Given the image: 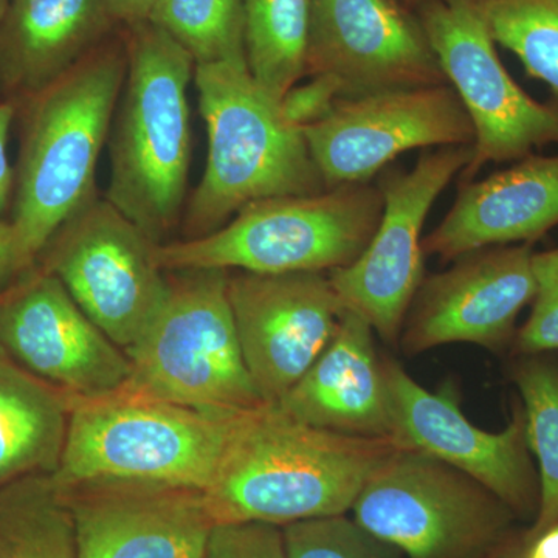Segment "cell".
<instances>
[{"label":"cell","mask_w":558,"mask_h":558,"mask_svg":"<svg viewBox=\"0 0 558 558\" xmlns=\"http://www.w3.org/2000/svg\"><path fill=\"white\" fill-rule=\"evenodd\" d=\"M396 447L311 427L264 402L234 417L205 499L215 524L284 527L347 515L371 472Z\"/></svg>","instance_id":"1"},{"label":"cell","mask_w":558,"mask_h":558,"mask_svg":"<svg viewBox=\"0 0 558 558\" xmlns=\"http://www.w3.org/2000/svg\"><path fill=\"white\" fill-rule=\"evenodd\" d=\"M128 72L110 134L106 199L163 244L182 216L191 161L189 51L150 21L124 27Z\"/></svg>","instance_id":"2"},{"label":"cell","mask_w":558,"mask_h":558,"mask_svg":"<svg viewBox=\"0 0 558 558\" xmlns=\"http://www.w3.org/2000/svg\"><path fill=\"white\" fill-rule=\"evenodd\" d=\"M208 156L185 216L186 240L219 230L253 202L326 190L303 131L244 62L194 69Z\"/></svg>","instance_id":"3"},{"label":"cell","mask_w":558,"mask_h":558,"mask_svg":"<svg viewBox=\"0 0 558 558\" xmlns=\"http://www.w3.org/2000/svg\"><path fill=\"white\" fill-rule=\"evenodd\" d=\"M117 28L51 81L33 117L13 222L25 269L97 193L98 159L128 72L126 31Z\"/></svg>","instance_id":"4"},{"label":"cell","mask_w":558,"mask_h":558,"mask_svg":"<svg viewBox=\"0 0 558 558\" xmlns=\"http://www.w3.org/2000/svg\"><path fill=\"white\" fill-rule=\"evenodd\" d=\"M381 215L384 197L374 182L270 197L248 204L207 236L157 245V263L167 271L330 274L362 256Z\"/></svg>","instance_id":"5"},{"label":"cell","mask_w":558,"mask_h":558,"mask_svg":"<svg viewBox=\"0 0 558 558\" xmlns=\"http://www.w3.org/2000/svg\"><path fill=\"white\" fill-rule=\"evenodd\" d=\"M238 413H205L124 391L73 398L53 478L62 488L134 483L207 490Z\"/></svg>","instance_id":"6"},{"label":"cell","mask_w":558,"mask_h":558,"mask_svg":"<svg viewBox=\"0 0 558 558\" xmlns=\"http://www.w3.org/2000/svg\"><path fill=\"white\" fill-rule=\"evenodd\" d=\"M230 271H167L159 311L126 355L120 391L205 413H238L264 403L250 377L229 303Z\"/></svg>","instance_id":"7"},{"label":"cell","mask_w":558,"mask_h":558,"mask_svg":"<svg viewBox=\"0 0 558 558\" xmlns=\"http://www.w3.org/2000/svg\"><path fill=\"white\" fill-rule=\"evenodd\" d=\"M352 520L407 558H484L512 535L515 513L475 480L396 447L359 492Z\"/></svg>","instance_id":"8"},{"label":"cell","mask_w":558,"mask_h":558,"mask_svg":"<svg viewBox=\"0 0 558 558\" xmlns=\"http://www.w3.org/2000/svg\"><path fill=\"white\" fill-rule=\"evenodd\" d=\"M157 242L97 193L46 245V269L109 337L128 351L163 303L167 270Z\"/></svg>","instance_id":"9"},{"label":"cell","mask_w":558,"mask_h":558,"mask_svg":"<svg viewBox=\"0 0 558 558\" xmlns=\"http://www.w3.org/2000/svg\"><path fill=\"white\" fill-rule=\"evenodd\" d=\"M416 11L475 130L462 182L475 179L488 163L519 161L535 149L558 145L557 98L542 102L521 89L468 0H428Z\"/></svg>","instance_id":"10"},{"label":"cell","mask_w":558,"mask_h":558,"mask_svg":"<svg viewBox=\"0 0 558 558\" xmlns=\"http://www.w3.org/2000/svg\"><path fill=\"white\" fill-rule=\"evenodd\" d=\"M472 156V145L442 146L424 150L411 170L385 168L376 182L384 215L373 240L355 263L329 274L344 310L366 319L389 343L402 333L425 278L422 230L429 209Z\"/></svg>","instance_id":"11"},{"label":"cell","mask_w":558,"mask_h":558,"mask_svg":"<svg viewBox=\"0 0 558 558\" xmlns=\"http://www.w3.org/2000/svg\"><path fill=\"white\" fill-rule=\"evenodd\" d=\"M303 135L326 189L373 182L409 150L475 143L472 121L450 84L341 97Z\"/></svg>","instance_id":"12"},{"label":"cell","mask_w":558,"mask_h":558,"mask_svg":"<svg viewBox=\"0 0 558 558\" xmlns=\"http://www.w3.org/2000/svg\"><path fill=\"white\" fill-rule=\"evenodd\" d=\"M396 446L446 462L501 499L520 519L537 517L538 472L532 462L523 407L508 427L490 433L473 425L449 388L428 391L399 363L384 360Z\"/></svg>","instance_id":"13"},{"label":"cell","mask_w":558,"mask_h":558,"mask_svg":"<svg viewBox=\"0 0 558 558\" xmlns=\"http://www.w3.org/2000/svg\"><path fill=\"white\" fill-rule=\"evenodd\" d=\"M229 303L250 377L269 403L284 398L314 365L344 310L322 271H230Z\"/></svg>","instance_id":"14"},{"label":"cell","mask_w":558,"mask_h":558,"mask_svg":"<svg viewBox=\"0 0 558 558\" xmlns=\"http://www.w3.org/2000/svg\"><path fill=\"white\" fill-rule=\"evenodd\" d=\"M337 81L343 97L447 83L417 11L402 0H314L306 76Z\"/></svg>","instance_id":"15"},{"label":"cell","mask_w":558,"mask_h":558,"mask_svg":"<svg viewBox=\"0 0 558 558\" xmlns=\"http://www.w3.org/2000/svg\"><path fill=\"white\" fill-rule=\"evenodd\" d=\"M534 244L494 245L451 260L424 278L402 328V347L421 354L450 343L508 347L517 319L537 292Z\"/></svg>","instance_id":"16"},{"label":"cell","mask_w":558,"mask_h":558,"mask_svg":"<svg viewBox=\"0 0 558 558\" xmlns=\"http://www.w3.org/2000/svg\"><path fill=\"white\" fill-rule=\"evenodd\" d=\"M0 347L21 366L69 392L94 399L126 385L131 362L50 271H32L0 293Z\"/></svg>","instance_id":"17"},{"label":"cell","mask_w":558,"mask_h":558,"mask_svg":"<svg viewBox=\"0 0 558 558\" xmlns=\"http://www.w3.org/2000/svg\"><path fill=\"white\" fill-rule=\"evenodd\" d=\"M62 492L75 524L78 558L205 556L215 520L204 490L84 483Z\"/></svg>","instance_id":"18"},{"label":"cell","mask_w":558,"mask_h":558,"mask_svg":"<svg viewBox=\"0 0 558 558\" xmlns=\"http://www.w3.org/2000/svg\"><path fill=\"white\" fill-rule=\"evenodd\" d=\"M557 226L558 154H532L478 182H461L450 211L422 247L425 255L454 260L494 245L535 244Z\"/></svg>","instance_id":"19"},{"label":"cell","mask_w":558,"mask_h":558,"mask_svg":"<svg viewBox=\"0 0 558 558\" xmlns=\"http://www.w3.org/2000/svg\"><path fill=\"white\" fill-rule=\"evenodd\" d=\"M374 336L366 319L343 310L336 336L278 405L311 427L395 442L384 360Z\"/></svg>","instance_id":"20"},{"label":"cell","mask_w":558,"mask_h":558,"mask_svg":"<svg viewBox=\"0 0 558 558\" xmlns=\"http://www.w3.org/2000/svg\"><path fill=\"white\" fill-rule=\"evenodd\" d=\"M73 396L21 366L0 347V488L60 465Z\"/></svg>","instance_id":"21"},{"label":"cell","mask_w":558,"mask_h":558,"mask_svg":"<svg viewBox=\"0 0 558 558\" xmlns=\"http://www.w3.org/2000/svg\"><path fill=\"white\" fill-rule=\"evenodd\" d=\"M2 44L28 78L54 81L120 25L102 0H13Z\"/></svg>","instance_id":"22"},{"label":"cell","mask_w":558,"mask_h":558,"mask_svg":"<svg viewBox=\"0 0 558 558\" xmlns=\"http://www.w3.org/2000/svg\"><path fill=\"white\" fill-rule=\"evenodd\" d=\"M0 558H78L72 512L50 473L0 488Z\"/></svg>","instance_id":"23"},{"label":"cell","mask_w":558,"mask_h":558,"mask_svg":"<svg viewBox=\"0 0 558 558\" xmlns=\"http://www.w3.org/2000/svg\"><path fill=\"white\" fill-rule=\"evenodd\" d=\"M312 3L314 0H244L248 70L277 101L306 76Z\"/></svg>","instance_id":"24"},{"label":"cell","mask_w":558,"mask_h":558,"mask_svg":"<svg viewBox=\"0 0 558 558\" xmlns=\"http://www.w3.org/2000/svg\"><path fill=\"white\" fill-rule=\"evenodd\" d=\"M523 400L529 450L537 459L539 505L527 537L558 523V366L543 355H521L512 371Z\"/></svg>","instance_id":"25"},{"label":"cell","mask_w":558,"mask_h":558,"mask_svg":"<svg viewBox=\"0 0 558 558\" xmlns=\"http://www.w3.org/2000/svg\"><path fill=\"white\" fill-rule=\"evenodd\" d=\"M495 44L519 58L529 78L558 100V0H468Z\"/></svg>","instance_id":"26"},{"label":"cell","mask_w":558,"mask_h":558,"mask_svg":"<svg viewBox=\"0 0 558 558\" xmlns=\"http://www.w3.org/2000/svg\"><path fill=\"white\" fill-rule=\"evenodd\" d=\"M150 22L178 40L194 64L244 62V0H159Z\"/></svg>","instance_id":"27"},{"label":"cell","mask_w":558,"mask_h":558,"mask_svg":"<svg viewBox=\"0 0 558 558\" xmlns=\"http://www.w3.org/2000/svg\"><path fill=\"white\" fill-rule=\"evenodd\" d=\"M289 558H400L398 549L347 515L299 521L282 527Z\"/></svg>","instance_id":"28"},{"label":"cell","mask_w":558,"mask_h":558,"mask_svg":"<svg viewBox=\"0 0 558 558\" xmlns=\"http://www.w3.org/2000/svg\"><path fill=\"white\" fill-rule=\"evenodd\" d=\"M532 269L537 292L531 315L513 339L519 355H545L558 351V245L546 252H535Z\"/></svg>","instance_id":"29"},{"label":"cell","mask_w":558,"mask_h":558,"mask_svg":"<svg viewBox=\"0 0 558 558\" xmlns=\"http://www.w3.org/2000/svg\"><path fill=\"white\" fill-rule=\"evenodd\" d=\"M204 558H289L282 527L275 524L220 523L209 534Z\"/></svg>","instance_id":"30"},{"label":"cell","mask_w":558,"mask_h":558,"mask_svg":"<svg viewBox=\"0 0 558 558\" xmlns=\"http://www.w3.org/2000/svg\"><path fill=\"white\" fill-rule=\"evenodd\" d=\"M341 97L343 95L337 81L314 75L307 83L290 87L278 102L284 119L303 131L325 120Z\"/></svg>","instance_id":"31"},{"label":"cell","mask_w":558,"mask_h":558,"mask_svg":"<svg viewBox=\"0 0 558 558\" xmlns=\"http://www.w3.org/2000/svg\"><path fill=\"white\" fill-rule=\"evenodd\" d=\"M110 17L120 27H132L150 20L159 0H102Z\"/></svg>","instance_id":"32"},{"label":"cell","mask_w":558,"mask_h":558,"mask_svg":"<svg viewBox=\"0 0 558 558\" xmlns=\"http://www.w3.org/2000/svg\"><path fill=\"white\" fill-rule=\"evenodd\" d=\"M13 117V105L2 102V105H0V213L5 208L7 201H9L11 180H13L9 156H7V143H9L10 126Z\"/></svg>","instance_id":"33"},{"label":"cell","mask_w":558,"mask_h":558,"mask_svg":"<svg viewBox=\"0 0 558 558\" xmlns=\"http://www.w3.org/2000/svg\"><path fill=\"white\" fill-rule=\"evenodd\" d=\"M21 270H25V266L17 247L13 223H0V281Z\"/></svg>","instance_id":"34"},{"label":"cell","mask_w":558,"mask_h":558,"mask_svg":"<svg viewBox=\"0 0 558 558\" xmlns=\"http://www.w3.org/2000/svg\"><path fill=\"white\" fill-rule=\"evenodd\" d=\"M524 558H558V523L534 537H527Z\"/></svg>","instance_id":"35"},{"label":"cell","mask_w":558,"mask_h":558,"mask_svg":"<svg viewBox=\"0 0 558 558\" xmlns=\"http://www.w3.org/2000/svg\"><path fill=\"white\" fill-rule=\"evenodd\" d=\"M526 546V535H524L523 538L510 537L501 548H498L494 554H492V558H524Z\"/></svg>","instance_id":"36"},{"label":"cell","mask_w":558,"mask_h":558,"mask_svg":"<svg viewBox=\"0 0 558 558\" xmlns=\"http://www.w3.org/2000/svg\"><path fill=\"white\" fill-rule=\"evenodd\" d=\"M402 2L405 3L409 9L417 10L418 7L424 5V3L428 2V0H402Z\"/></svg>","instance_id":"37"},{"label":"cell","mask_w":558,"mask_h":558,"mask_svg":"<svg viewBox=\"0 0 558 558\" xmlns=\"http://www.w3.org/2000/svg\"><path fill=\"white\" fill-rule=\"evenodd\" d=\"M7 10H9V0H0V22L5 16Z\"/></svg>","instance_id":"38"}]
</instances>
